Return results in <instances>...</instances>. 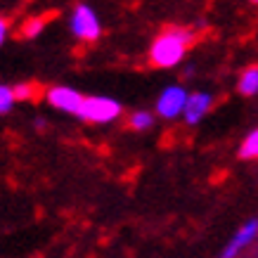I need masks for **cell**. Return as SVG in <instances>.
<instances>
[{
  "label": "cell",
  "instance_id": "obj_1",
  "mask_svg": "<svg viewBox=\"0 0 258 258\" xmlns=\"http://www.w3.org/2000/svg\"><path fill=\"white\" fill-rule=\"evenodd\" d=\"M195 38L192 29H182V26H171L164 33H159L152 47H149V59L159 69H171L175 64L185 59L189 43Z\"/></svg>",
  "mask_w": 258,
  "mask_h": 258
},
{
  "label": "cell",
  "instance_id": "obj_2",
  "mask_svg": "<svg viewBox=\"0 0 258 258\" xmlns=\"http://www.w3.org/2000/svg\"><path fill=\"white\" fill-rule=\"evenodd\" d=\"M121 102L114 100V97H107V95H90V97H83V104L76 116L81 121H88V123H111L121 116Z\"/></svg>",
  "mask_w": 258,
  "mask_h": 258
},
{
  "label": "cell",
  "instance_id": "obj_3",
  "mask_svg": "<svg viewBox=\"0 0 258 258\" xmlns=\"http://www.w3.org/2000/svg\"><path fill=\"white\" fill-rule=\"evenodd\" d=\"M69 29L74 33V38L83 40V43H95V40L102 36V22L97 12H95L90 5L81 3L74 8L69 17Z\"/></svg>",
  "mask_w": 258,
  "mask_h": 258
},
{
  "label": "cell",
  "instance_id": "obj_4",
  "mask_svg": "<svg viewBox=\"0 0 258 258\" xmlns=\"http://www.w3.org/2000/svg\"><path fill=\"white\" fill-rule=\"evenodd\" d=\"M45 102L52 109L76 116L81 109V104H83V95L69 86H52L45 90Z\"/></svg>",
  "mask_w": 258,
  "mask_h": 258
},
{
  "label": "cell",
  "instance_id": "obj_5",
  "mask_svg": "<svg viewBox=\"0 0 258 258\" xmlns=\"http://www.w3.org/2000/svg\"><path fill=\"white\" fill-rule=\"evenodd\" d=\"M187 90L182 86H168L166 90H161L157 100V114L161 118H175L182 114L185 102H187Z\"/></svg>",
  "mask_w": 258,
  "mask_h": 258
},
{
  "label": "cell",
  "instance_id": "obj_6",
  "mask_svg": "<svg viewBox=\"0 0 258 258\" xmlns=\"http://www.w3.org/2000/svg\"><path fill=\"white\" fill-rule=\"evenodd\" d=\"M256 237H258V218H251V220H246L235 235H232V239L225 244V249H223L220 258H237L246 246L253 244Z\"/></svg>",
  "mask_w": 258,
  "mask_h": 258
},
{
  "label": "cell",
  "instance_id": "obj_7",
  "mask_svg": "<svg viewBox=\"0 0 258 258\" xmlns=\"http://www.w3.org/2000/svg\"><path fill=\"white\" fill-rule=\"evenodd\" d=\"M211 102H213V95L211 93H189L187 95V102H185V109H182V116H185V123L189 125H197L202 121L209 109H211Z\"/></svg>",
  "mask_w": 258,
  "mask_h": 258
},
{
  "label": "cell",
  "instance_id": "obj_8",
  "mask_svg": "<svg viewBox=\"0 0 258 258\" xmlns=\"http://www.w3.org/2000/svg\"><path fill=\"white\" fill-rule=\"evenodd\" d=\"M237 88H239V93H242L244 97H253V95L258 93V67H249V69H244L242 76H239Z\"/></svg>",
  "mask_w": 258,
  "mask_h": 258
},
{
  "label": "cell",
  "instance_id": "obj_9",
  "mask_svg": "<svg viewBox=\"0 0 258 258\" xmlns=\"http://www.w3.org/2000/svg\"><path fill=\"white\" fill-rule=\"evenodd\" d=\"M239 159H244V161H251V159H258V128L256 131H251L246 138H244L242 147H239Z\"/></svg>",
  "mask_w": 258,
  "mask_h": 258
},
{
  "label": "cell",
  "instance_id": "obj_10",
  "mask_svg": "<svg viewBox=\"0 0 258 258\" xmlns=\"http://www.w3.org/2000/svg\"><path fill=\"white\" fill-rule=\"evenodd\" d=\"M128 125H131L133 131H138V133H142V131H149V128L154 125V116L145 109H138L128 116Z\"/></svg>",
  "mask_w": 258,
  "mask_h": 258
},
{
  "label": "cell",
  "instance_id": "obj_11",
  "mask_svg": "<svg viewBox=\"0 0 258 258\" xmlns=\"http://www.w3.org/2000/svg\"><path fill=\"white\" fill-rule=\"evenodd\" d=\"M43 29H45V17H31V19H26L22 26V38H38L40 33H43Z\"/></svg>",
  "mask_w": 258,
  "mask_h": 258
},
{
  "label": "cell",
  "instance_id": "obj_12",
  "mask_svg": "<svg viewBox=\"0 0 258 258\" xmlns=\"http://www.w3.org/2000/svg\"><path fill=\"white\" fill-rule=\"evenodd\" d=\"M15 90H12V86H8V83H0V116H5V114H10V111L15 109Z\"/></svg>",
  "mask_w": 258,
  "mask_h": 258
},
{
  "label": "cell",
  "instance_id": "obj_13",
  "mask_svg": "<svg viewBox=\"0 0 258 258\" xmlns=\"http://www.w3.org/2000/svg\"><path fill=\"white\" fill-rule=\"evenodd\" d=\"M12 90H15L17 102H31V100H36V95H38L36 83H17V86H12Z\"/></svg>",
  "mask_w": 258,
  "mask_h": 258
},
{
  "label": "cell",
  "instance_id": "obj_14",
  "mask_svg": "<svg viewBox=\"0 0 258 258\" xmlns=\"http://www.w3.org/2000/svg\"><path fill=\"white\" fill-rule=\"evenodd\" d=\"M8 36H10V22L5 19V17H0V47L5 45Z\"/></svg>",
  "mask_w": 258,
  "mask_h": 258
},
{
  "label": "cell",
  "instance_id": "obj_15",
  "mask_svg": "<svg viewBox=\"0 0 258 258\" xmlns=\"http://www.w3.org/2000/svg\"><path fill=\"white\" fill-rule=\"evenodd\" d=\"M45 128V121L43 118H36V131H43Z\"/></svg>",
  "mask_w": 258,
  "mask_h": 258
}]
</instances>
